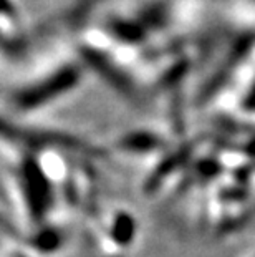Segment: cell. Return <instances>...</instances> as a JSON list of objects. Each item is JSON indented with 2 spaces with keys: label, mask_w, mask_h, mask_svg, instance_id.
I'll list each match as a JSON object with an SVG mask.
<instances>
[{
  "label": "cell",
  "mask_w": 255,
  "mask_h": 257,
  "mask_svg": "<svg viewBox=\"0 0 255 257\" xmlns=\"http://www.w3.org/2000/svg\"><path fill=\"white\" fill-rule=\"evenodd\" d=\"M78 81V73L75 68L58 70L53 76L42 80L40 83L30 85L29 88L20 91L15 98V105L20 110H37L48 105L60 95L67 93L70 88H73Z\"/></svg>",
  "instance_id": "obj_1"
},
{
  "label": "cell",
  "mask_w": 255,
  "mask_h": 257,
  "mask_svg": "<svg viewBox=\"0 0 255 257\" xmlns=\"http://www.w3.org/2000/svg\"><path fill=\"white\" fill-rule=\"evenodd\" d=\"M20 184L32 217L42 219L52 204V183L39 163L34 160L24 161L20 169Z\"/></svg>",
  "instance_id": "obj_2"
}]
</instances>
